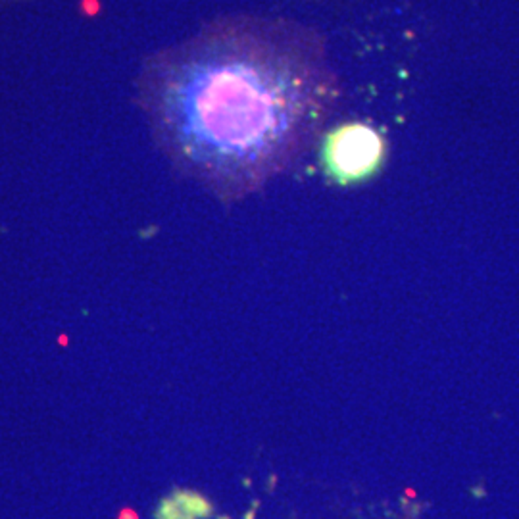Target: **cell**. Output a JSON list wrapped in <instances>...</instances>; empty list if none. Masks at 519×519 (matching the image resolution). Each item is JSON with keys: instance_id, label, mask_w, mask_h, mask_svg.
I'll list each match as a JSON object with an SVG mask.
<instances>
[{"instance_id": "1", "label": "cell", "mask_w": 519, "mask_h": 519, "mask_svg": "<svg viewBox=\"0 0 519 519\" xmlns=\"http://www.w3.org/2000/svg\"><path fill=\"white\" fill-rule=\"evenodd\" d=\"M340 97L324 33L277 15L216 20L156 54L143 76L144 108L164 151L227 198L285 172Z\"/></svg>"}, {"instance_id": "2", "label": "cell", "mask_w": 519, "mask_h": 519, "mask_svg": "<svg viewBox=\"0 0 519 519\" xmlns=\"http://www.w3.org/2000/svg\"><path fill=\"white\" fill-rule=\"evenodd\" d=\"M387 139L368 121H342L324 135L321 166L337 185H358L371 179L387 160Z\"/></svg>"}]
</instances>
